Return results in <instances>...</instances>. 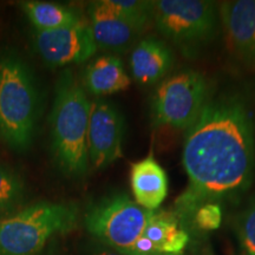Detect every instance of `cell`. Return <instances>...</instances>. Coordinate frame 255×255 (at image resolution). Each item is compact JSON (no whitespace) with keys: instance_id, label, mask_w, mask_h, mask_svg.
<instances>
[{"instance_id":"30bf717a","label":"cell","mask_w":255,"mask_h":255,"mask_svg":"<svg viewBox=\"0 0 255 255\" xmlns=\"http://www.w3.org/2000/svg\"><path fill=\"white\" fill-rule=\"evenodd\" d=\"M219 15L229 50L250 68H255V0L219 2Z\"/></svg>"},{"instance_id":"5b68a950","label":"cell","mask_w":255,"mask_h":255,"mask_svg":"<svg viewBox=\"0 0 255 255\" xmlns=\"http://www.w3.org/2000/svg\"><path fill=\"white\" fill-rule=\"evenodd\" d=\"M37 116V92L27 66L17 57L0 60V133L8 145L31 144Z\"/></svg>"},{"instance_id":"9c48e42d","label":"cell","mask_w":255,"mask_h":255,"mask_svg":"<svg viewBox=\"0 0 255 255\" xmlns=\"http://www.w3.org/2000/svg\"><path fill=\"white\" fill-rule=\"evenodd\" d=\"M124 119L114 105L95 102L91 105L88 132L89 162L95 169H103L123 156Z\"/></svg>"},{"instance_id":"52a82bcc","label":"cell","mask_w":255,"mask_h":255,"mask_svg":"<svg viewBox=\"0 0 255 255\" xmlns=\"http://www.w3.org/2000/svg\"><path fill=\"white\" fill-rule=\"evenodd\" d=\"M209 100L205 76L195 70H184L159 84L152 96V121L158 127L188 130L199 119Z\"/></svg>"},{"instance_id":"e0dca14e","label":"cell","mask_w":255,"mask_h":255,"mask_svg":"<svg viewBox=\"0 0 255 255\" xmlns=\"http://www.w3.org/2000/svg\"><path fill=\"white\" fill-rule=\"evenodd\" d=\"M124 20L143 32L154 21V1L148 0H105Z\"/></svg>"},{"instance_id":"ffe728a7","label":"cell","mask_w":255,"mask_h":255,"mask_svg":"<svg viewBox=\"0 0 255 255\" xmlns=\"http://www.w3.org/2000/svg\"><path fill=\"white\" fill-rule=\"evenodd\" d=\"M222 222V209L220 203H206L201 206L191 219L189 227L201 232L216 231Z\"/></svg>"},{"instance_id":"ba28073f","label":"cell","mask_w":255,"mask_h":255,"mask_svg":"<svg viewBox=\"0 0 255 255\" xmlns=\"http://www.w3.org/2000/svg\"><path fill=\"white\" fill-rule=\"evenodd\" d=\"M34 45L44 62L53 68L82 64L98 50L90 24L83 19L70 26L36 32Z\"/></svg>"},{"instance_id":"7402d4cb","label":"cell","mask_w":255,"mask_h":255,"mask_svg":"<svg viewBox=\"0 0 255 255\" xmlns=\"http://www.w3.org/2000/svg\"><path fill=\"white\" fill-rule=\"evenodd\" d=\"M155 255H183V254H155Z\"/></svg>"},{"instance_id":"8992f818","label":"cell","mask_w":255,"mask_h":255,"mask_svg":"<svg viewBox=\"0 0 255 255\" xmlns=\"http://www.w3.org/2000/svg\"><path fill=\"white\" fill-rule=\"evenodd\" d=\"M151 214V210L120 193L92 203L84 222L88 232L101 244L126 253L141 238Z\"/></svg>"},{"instance_id":"277c9868","label":"cell","mask_w":255,"mask_h":255,"mask_svg":"<svg viewBox=\"0 0 255 255\" xmlns=\"http://www.w3.org/2000/svg\"><path fill=\"white\" fill-rule=\"evenodd\" d=\"M154 24L187 58L199 56L218 36L219 4L207 0L154 1Z\"/></svg>"},{"instance_id":"603a6c76","label":"cell","mask_w":255,"mask_h":255,"mask_svg":"<svg viewBox=\"0 0 255 255\" xmlns=\"http://www.w3.org/2000/svg\"><path fill=\"white\" fill-rule=\"evenodd\" d=\"M49 255H56V254H49Z\"/></svg>"},{"instance_id":"7a4b0ae2","label":"cell","mask_w":255,"mask_h":255,"mask_svg":"<svg viewBox=\"0 0 255 255\" xmlns=\"http://www.w3.org/2000/svg\"><path fill=\"white\" fill-rule=\"evenodd\" d=\"M92 103L69 75L59 79L51 113V138L55 159L64 174L83 176L89 164L88 132Z\"/></svg>"},{"instance_id":"8fae6325","label":"cell","mask_w":255,"mask_h":255,"mask_svg":"<svg viewBox=\"0 0 255 255\" xmlns=\"http://www.w3.org/2000/svg\"><path fill=\"white\" fill-rule=\"evenodd\" d=\"M89 18L98 49L124 51L142 33L120 17L105 0L91 2L89 6Z\"/></svg>"},{"instance_id":"44dd1931","label":"cell","mask_w":255,"mask_h":255,"mask_svg":"<svg viewBox=\"0 0 255 255\" xmlns=\"http://www.w3.org/2000/svg\"><path fill=\"white\" fill-rule=\"evenodd\" d=\"M91 255H124L121 253V252L114 250V248H110V247H100L97 248V250H95L92 252Z\"/></svg>"},{"instance_id":"3957f363","label":"cell","mask_w":255,"mask_h":255,"mask_svg":"<svg viewBox=\"0 0 255 255\" xmlns=\"http://www.w3.org/2000/svg\"><path fill=\"white\" fill-rule=\"evenodd\" d=\"M77 208L39 202L0 220V255H37L58 233L75 227Z\"/></svg>"},{"instance_id":"6da1fadb","label":"cell","mask_w":255,"mask_h":255,"mask_svg":"<svg viewBox=\"0 0 255 255\" xmlns=\"http://www.w3.org/2000/svg\"><path fill=\"white\" fill-rule=\"evenodd\" d=\"M182 161L189 183L175 201V214L187 231L201 206L240 195L253 181L255 127L242 96L209 97L187 130Z\"/></svg>"},{"instance_id":"9a60e30c","label":"cell","mask_w":255,"mask_h":255,"mask_svg":"<svg viewBox=\"0 0 255 255\" xmlns=\"http://www.w3.org/2000/svg\"><path fill=\"white\" fill-rule=\"evenodd\" d=\"M131 79L116 56H102L95 59L85 71V85L91 94L113 95L129 88Z\"/></svg>"},{"instance_id":"d6986e66","label":"cell","mask_w":255,"mask_h":255,"mask_svg":"<svg viewBox=\"0 0 255 255\" xmlns=\"http://www.w3.org/2000/svg\"><path fill=\"white\" fill-rule=\"evenodd\" d=\"M237 234L246 255H255V197L238 216Z\"/></svg>"},{"instance_id":"2e32d148","label":"cell","mask_w":255,"mask_h":255,"mask_svg":"<svg viewBox=\"0 0 255 255\" xmlns=\"http://www.w3.org/2000/svg\"><path fill=\"white\" fill-rule=\"evenodd\" d=\"M21 8L37 32L70 26L82 20L71 8L53 2L24 1L21 2Z\"/></svg>"},{"instance_id":"4fadbf2b","label":"cell","mask_w":255,"mask_h":255,"mask_svg":"<svg viewBox=\"0 0 255 255\" xmlns=\"http://www.w3.org/2000/svg\"><path fill=\"white\" fill-rule=\"evenodd\" d=\"M130 183L135 202L151 212L157 209L168 195V176L152 154L131 165Z\"/></svg>"},{"instance_id":"5bb4252c","label":"cell","mask_w":255,"mask_h":255,"mask_svg":"<svg viewBox=\"0 0 255 255\" xmlns=\"http://www.w3.org/2000/svg\"><path fill=\"white\" fill-rule=\"evenodd\" d=\"M142 237L150 244L154 254H182L190 239L175 213L156 210Z\"/></svg>"},{"instance_id":"ac0fdd59","label":"cell","mask_w":255,"mask_h":255,"mask_svg":"<svg viewBox=\"0 0 255 255\" xmlns=\"http://www.w3.org/2000/svg\"><path fill=\"white\" fill-rule=\"evenodd\" d=\"M24 184L19 175L0 165V212L14 207L23 197Z\"/></svg>"},{"instance_id":"7c38bea8","label":"cell","mask_w":255,"mask_h":255,"mask_svg":"<svg viewBox=\"0 0 255 255\" xmlns=\"http://www.w3.org/2000/svg\"><path fill=\"white\" fill-rule=\"evenodd\" d=\"M174 63L170 47L155 37L139 41L130 57L132 77L141 85H154L162 81L173 69Z\"/></svg>"}]
</instances>
